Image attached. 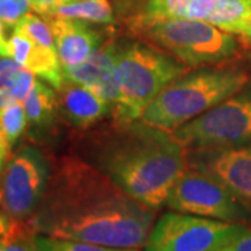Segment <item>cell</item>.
<instances>
[{"mask_svg": "<svg viewBox=\"0 0 251 251\" xmlns=\"http://www.w3.org/2000/svg\"><path fill=\"white\" fill-rule=\"evenodd\" d=\"M156 211L135 201L78 155L53 162L42 201L28 221L36 234L145 249Z\"/></svg>", "mask_w": 251, "mask_h": 251, "instance_id": "cell-1", "label": "cell"}, {"mask_svg": "<svg viewBox=\"0 0 251 251\" xmlns=\"http://www.w3.org/2000/svg\"><path fill=\"white\" fill-rule=\"evenodd\" d=\"M75 134V155L106 175L135 201L158 211L188 169L187 150L172 133L141 119H109Z\"/></svg>", "mask_w": 251, "mask_h": 251, "instance_id": "cell-2", "label": "cell"}, {"mask_svg": "<svg viewBox=\"0 0 251 251\" xmlns=\"http://www.w3.org/2000/svg\"><path fill=\"white\" fill-rule=\"evenodd\" d=\"M250 80V73L232 63L187 70L153 99L140 119L173 133L234 95Z\"/></svg>", "mask_w": 251, "mask_h": 251, "instance_id": "cell-3", "label": "cell"}, {"mask_svg": "<svg viewBox=\"0 0 251 251\" xmlns=\"http://www.w3.org/2000/svg\"><path fill=\"white\" fill-rule=\"evenodd\" d=\"M122 21L128 36L168 52L188 69L229 63L242 48L234 34L206 21L187 18H126Z\"/></svg>", "mask_w": 251, "mask_h": 251, "instance_id": "cell-4", "label": "cell"}, {"mask_svg": "<svg viewBox=\"0 0 251 251\" xmlns=\"http://www.w3.org/2000/svg\"><path fill=\"white\" fill-rule=\"evenodd\" d=\"M120 103L112 119L138 120L147 106L188 67L172 54L133 36L116 39Z\"/></svg>", "mask_w": 251, "mask_h": 251, "instance_id": "cell-5", "label": "cell"}, {"mask_svg": "<svg viewBox=\"0 0 251 251\" xmlns=\"http://www.w3.org/2000/svg\"><path fill=\"white\" fill-rule=\"evenodd\" d=\"M172 134L187 151L226 150L251 144V80L234 95Z\"/></svg>", "mask_w": 251, "mask_h": 251, "instance_id": "cell-6", "label": "cell"}, {"mask_svg": "<svg viewBox=\"0 0 251 251\" xmlns=\"http://www.w3.org/2000/svg\"><path fill=\"white\" fill-rule=\"evenodd\" d=\"M247 230L246 224L173 211L153 224L145 251H224Z\"/></svg>", "mask_w": 251, "mask_h": 251, "instance_id": "cell-7", "label": "cell"}, {"mask_svg": "<svg viewBox=\"0 0 251 251\" xmlns=\"http://www.w3.org/2000/svg\"><path fill=\"white\" fill-rule=\"evenodd\" d=\"M53 162L35 145H25L7 158L0 173V206L17 222H28L45 194Z\"/></svg>", "mask_w": 251, "mask_h": 251, "instance_id": "cell-8", "label": "cell"}, {"mask_svg": "<svg viewBox=\"0 0 251 251\" xmlns=\"http://www.w3.org/2000/svg\"><path fill=\"white\" fill-rule=\"evenodd\" d=\"M165 205L176 212L225 222L251 221V209L233 191L211 175L193 168H188L176 181Z\"/></svg>", "mask_w": 251, "mask_h": 251, "instance_id": "cell-9", "label": "cell"}, {"mask_svg": "<svg viewBox=\"0 0 251 251\" xmlns=\"http://www.w3.org/2000/svg\"><path fill=\"white\" fill-rule=\"evenodd\" d=\"M120 16L200 20L237 35L251 16V0H123Z\"/></svg>", "mask_w": 251, "mask_h": 251, "instance_id": "cell-10", "label": "cell"}, {"mask_svg": "<svg viewBox=\"0 0 251 251\" xmlns=\"http://www.w3.org/2000/svg\"><path fill=\"white\" fill-rule=\"evenodd\" d=\"M188 168L211 175L251 209V144L226 150L187 151Z\"/></svg>", "mask_w": 251, "mask_h": 251, "instance_id": "cell-11", "label": "cell"}, {"mask_svg": "<svg viewBox=\"0 0 251 251\" xmlns=\"http://www.w3.org/2000/svg\"><path fill=\"white\" fill-rule=\"evenodd\" d=\"M116 39L115 34L106 39L85 62L77 66L63 67V75L69 81L80 84L95 92L113 108L120 103V87L117 78Z\"/></svg>", "mask_w": 251, "mask_h": 251, "instance_id": "cell-12", "label": "cell"}, {"mask_svg": "<svg viewBox=\"0 0 251 251\" xmlns=\"http://www.w3.org/2000/svg\"><path fill=\"white\" fill-rule=\"evenodd\" d=\"M56 91L57 119L74 133L87 131L113 117V108L108 102L80 84L64 78Z\"/></svg>", "mask_w": 251, "mask_h": 251, "instance_id": "cell-13", "label": "cell"}, {"mask_svg": "<svg viewBox=\"0 0 251 251\" xmlns=\"http://www.w3.org/2000/svg\"><path fill=\"white\" fill-rule=\"evenodd\" d=\"M54 38L56 52L62 67L77 66L85 62L106 39L113 35V29H97L91 23L75 18L45 16Z\"/></svg>", "mask_w": 251, "mask_h": 251, "instance_id": "cell-14", "label": "cell"}, {"mask_svg": "<svg viewBox=\"0 0 251 251\" xmlns=\"http://www.w3.org/2000/svg\"><path fill=\"white\" fill-rule=\"evenodd\" d=\"M13 59L59 90L64 82L62 63L56 49L34 44L28 38L13 34L0 42V59Z\"/></svg>", "mask_w": 251, "mask_h": 251, "instance_id": "cell-15", "label": "cell"}, {"mask_svg": "<svg viewBox=\"0 0 251 251\" xmlns=\"http://www.w3.org/2000/svg\"><path fill=\"white\" fill-rule=\"evenodd\" d=\"M31 134L44 135L53 130L57 122L56 92L42 81H35L34 87L23 100Z\"/></svg>", "mask_w": 251, "mask_h": 251, "instance_id": "cell-16", "label": "cell"}, {"mask_svg": "<svg viewBox=\"0 0 251 251\" xmlns=\"http://www.w3.org/2000/svg\"><path fill=\"white\" fill-rule=\"evenodd\" d=\"M45 16L75 18L92 24H103L108 27H112L116 23L115 10L110 0H77L64 6L54 7Z\"/></svg>", "mask_w": 251, "mask_h": 251, "instance_id": "cell-17", "label": "cell"}, {"mask_svg": "<svg viewBox=\"0 0 251 251\" xmlns=\"http://www.w3.org/2000/svg\"><path fill=\"white\" fill-rule=\"evenodd\" d=\"M35 74L13 59H0V92L11 102L24 100L35 84Z\"/></svg>", "mask_w": 251, "mask_h": 251, "instance_id": "cell-18", "label": "cell"}, {"mask_svg": "<svg viewBox=\"0 0 251 251\" xmlns=\"http://www.w3.org/2000/svg\"><path fill=\"white\" fill-rule=\"evenodd\" d=\"M27 128V113L21 100L0 109V133L6 141L10 153H13L11 148L18 143V140L23 137Z\"/></svg>", "mask_w": 251, "mask_h": 251, "instance_id": "cell-19", "label": "cell"}, {"mask_svg": "<svg viewBox=\"0 0 251 251\" xmlns=\"http://www.w3.org/2000/svg\"><path fill=\"white\" fill-rule=\"evenodd\" d=\"M14 34L25 36L36 45L56 49L50 25L42 16L39 17L32 13H27L24 17L20 18V21L16 24Z\"/></svg>", "mask_w": 251, "mask_h": 251, "instance_id": "cell-20", "label": "cell"}, {"mask_svg": "<svg viewBox=\"0 0 251 251\" xmlns=\"http://www.w3.org/2000/svg\"><path fill=\"white\" fill-rule=\"evenodd\" d=\"M0 251H39L35 230L28 222L13 221L9 234L0 242Z\"/></svg>", "mask_w": 251, "mask_h": 251, "instance_id": "cell-21", "label": "cell"}, {"mask_svg": "<svg viewBox=\"0 0 251 251\" xmlns=\"http://www.w3.org/2000/svg\"><path fill=\"white\" fill-rule=\"evenodd\" d=\"M36 244L42 251H140L128 250V249H116L102 246L97 243L77 242V240H66V239H54L44 234H36Z\"/></svg>", "mask_w": 251, "mask_h": 251, "instance_id": "cell-22", "label": "cell"}, {"mask_svg": "<svg viewBox=\"0 0 251 251\" xmlns=\"http://www.w3.org/2000/svg\"><path fill=\"white\" fill-rule=\"evenodd\" d=\"M31 10L29 0H0V20L7 28H14Z\"/></svg>", "mask_w": 251, "mask_h": 251, "instance_id": "cell-23", "label": "cell"}, {"mask_svg": "<svg viewBox=\"0 0 251 251\" xmlns=\"http://www.w3.org/2000/svg\"><path fill=\"white\" fill-rule=\"evenodd\" d=\"M73 1H77V0H32L31 1V10L35 11L39 16H45L54 7L64 6V4H69Z\"/></svg>", "mask_w": 251, "mask_h": 251, "instance_id": "cell-24", "label": "cell"}, {"mask_svg": "<svg viewBox=\"0 0 251 251\" xmlns=\"http://www.w3.org/2000/svg\"><path fill=\"white\" fill-rule=\"evenodd\" d=\"M224 251H251V229Z\"/></svg>", "mask_w": 251, "mask_h": 251, "instance_id": "cell-25", "label": "cell"}, {"mask_svg": "<svg viewBox=\"0 0 251 251\" xmlns=\"http://www.w3.org/2000/svg\"><path fill=\"white\" fill-rule=\"evenodd\" d=\"M11 225H13V219L0 206V242L4 240V237L9 234L10 229H11Z\"/></svg>", "mask_w": 251, "mask_h": 251, "instance_id": "cell-26", "label": "cell"}, {"mask_svg": "<svg viewBox=\"0 0 251 251\" xmlns=\"http://www.w3.org/2000/svg\"><path fill=\"white\" fill-rule=\"evenodd\" d=\"M237 36H239V39L242 41L244 45L250 46L251 48V16L247 18V21L243 24V27L240 28Z\"/></svg>", "mask_w": 251, "mask_h": 251, "instance_id": "cell-27", "label": "cell"}, {"mask_svg": "<svg viewBox=\"0 0 251 251\" xmlns=\"http://www.w3.org/2000/svg\"><path fill=\"white\" fill-rule=\"evenodd\" d=\"M10 155H11V153H10L7 145H6V141H4L3 135L0 133V173L3 171L4 163H6V161H7V158H9Z\"/></svg>", "mask_w": 251, "mask_h": 251, "instance_id": "cell-28", "label": "cell"}, {"mask_svg": "<svg viewBox=\"0 0 251 251\" xmlns=\"http://www.w3.org/2000/svg\"><path fill=\"white\" fill-rule=\"evenodd\" d=\"M11 103H14V102H11L6 95H3V94L0 92V109L6 108V106H9Z\"/></svg>", "mask_w": 251, "mask_h": 251, "instance_id": "cell-29", "label": "cell"}, {"mask_svg": "<svg viewBox=\"0 0 251 251\" xmlns=\"http://www.w3.org/2000/svg\"><path fill=\"white\" fill-rule=\"evenodd\" d=\"M4 27H6V25H4L3 21L0 20V42L6 39V36H4Z\"/></svg>", "mask_w": 251, "mask_h": 251, "instance_id": "cell-30", "label": "cell"}, {"mask_svg": "<svg viewBox=\"0 0 251 251\" xmlns=\"http://www.w3.org/2000/svg\"><path fill=\"white\" fill-rule=\"evenodd\" d=\"M250 63H251V53H250Z\"/></svg>", "mask_w": 251, "mask_h": 251, "instance_id": "cell-31", "label": "cell"}, {"mask_svg": "<svg viewBox=\"0 0 251 251\" xmlns=\"http://www.w3.org/2000/svg\"><path fill=\"white\" fill-rule=\"evenodd\" d=\"M29 1H32V0H29Z\"/></svg>", "mask_w": 251, "mask_h": 251, "instance_id": "cell-32", "label": "cell"}, {"mask_svg": "<svg viewBox=\"0 0 251 251\" xmlns=\"http://www.w3.org/2000/svg\"><path fill=\"white\" fill-rule=\"evenodd\" d=\"M39 251H42V250H39Z\"/></svg>", "mask_w": 251, "mask_h": 251, "instance_id": "cell-33", "label": "cell"}]
</instances>
